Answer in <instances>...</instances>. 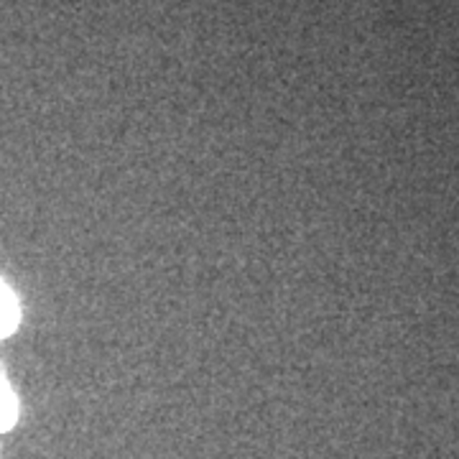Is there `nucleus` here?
Here are the masks:
<instances>
[{
    "instance_id": "f03ea898",
    "label": "nucleus",
    "mask_w": 459,
    "mask_h": 459,
    "mask_svg": "<svg viewBox=\"0 0 459 459\" xmlns=\"http://www.w3.org/2000/svg\"><path fill=\"white\" fill-rule=\"evenodd\" d=\"M18 419V401L8 377L3 376L0 370V431H8V429L16 424Z\"/></svg>"
},
{
    "instance_id": "f257e3e1",
    "label": "nucleus",
    "mask_w": 459,
    "mask_h": 459,
    "mask_svg": "<svg viewBox=\"0 0 459 459\" xmlns=\"http://www.w3.org/2000/svg\"><path fill=\"white\" fill-rule=\"evenodd\" d=\"M21 319V309H18V299L13 291L8 289V283L0 279V340L13 334Z\"/></svg>"
}]
</instances>
